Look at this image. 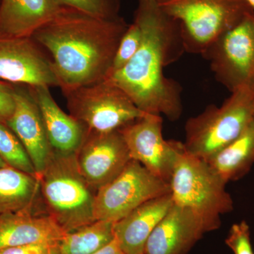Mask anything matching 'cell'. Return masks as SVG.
Returning <instances> with one entry per match:
<instances>
[{"instance_id":"obj_1","label":"cell","mask_w":254,"mask_h":254,"mask_svg":"<svg viewBox=\"0 0 254 254\" xmlns=\"http://www.w3.org/2000/svg\"><path fill=\"white\" fill-rule=\"evenodd\" d=\"M133 21L141 29V46L123 68L105 80L121 88L143 113L175 121L183 112L182 88L165 76L164 69L185 52L180 24L155 0H138Z\"/></svg>"},{"instance_id":"obj_2","label":"cell","mask_w":254,"mask_h":254,"mask_svg":"<svg viewBox=\"0 0 254 254\" xmlns=\"http://www.w3.org/2000/svg\"><path fill=\"white\" fill-rule=\"evenodd\" d=\"M128 24L63 6L32 38L51 56L62 91L104 81Z\"/></svg>"},{"instance_id":"obj_3","label":"cell","mask_w":254,"mask_h":254,"mask_svg":"<svg viewBox=\"0 0 254 254\" xmlns=\"http://www.w3.org/2000/svg\"><path fill=\"white\" fill-rule=\"evenodd\" d=\"M38 180L48 215L65 233L95 221V190L80 173L75 154L53 151Z\"/></svg>"},{"instance_id":"obj_4","label":"cell","mask_w":254,"mask_h":254,"mask_svg":"<svg viewBox=\"0 0 254 254\" xmlns=\"http://www.w3.org/2000/svg\"><path fill=\"white\" fill-rule=\"evenodd\" d=\"M226 185L205 160L186 150L177 160L170 181L173 203L192 210L208 232L218 230L220 216L234 209Z\"/></svg>"},{"instance_id":"obj_5","label":"cell","mask_w":254,"mask_h":254,"mask_svg":"<svg viewBox=\"0 0 254 254\" xmlns=\"http://www.w3.org/2000/svg\"><path fill=\"white\" fill-rule=\"evenodd\" d=\"M254 116V91L250 85L232 92L221 106L208 105L187 120L185 150L206 161L233 141Z\"/></svg>"},{"instance_id":"obj_6","label":"cell","mask_w":254,"mask_h":254,"mask_svg":"<svg viewBox=\"0 0 254 254\" xmlns=\"http://www.w3.org/2000/svg\"><path fill=\"white\" fill-rule=\"evenodd\" d=\"M178 21L185 52L202 55L254 10L246 0H157Z\"/></svg>"},{"instance_id":"obj_7","label":"cell","mask_w":254,"mask_h":254,"mask_svg":"<svg viewBox=\"0 0 254 254\" xmlns=\"http://www.w3.org/2000/svg\"><path fill=\"white\" fill-rule=\"evenodd\" d=\"M70 115L93 133L118 131L147 113L108 80L63 91Z\"/></svg>"},{"instance_id":"obj_8","label":"cell","mask_w":254,"mask_h":254,"mask_svg":"<svg viewBox=\"0 0 254 254\" xmlns=\"http://www.w3.org/2000/svg\"><path fill=\"white\" fill-rule=\"evenodd\" d=\"M170 193L168 182L131 159L118 176L95 192V220L115 223L145 202Z\"/></svg>"},{"instance_id":"obj_9","label":"cell","mask_w":254,"mask_h":254,"mask_svg":"<svg viewBox=\"0 0 254 254\" xmlns=\"http://www.w3.org/2000/svg\"><path fill=\"white\" fill-rule=\"evenodd\" d=\"M215 79L231 93L254 79V12L219 37L201 55Z\"/></svg>"},{"instance_id":"obj_10","label":"cell","mask_w":254,"mask_h":254,"mask_svg":"<svg viewBox=\"0 0 254 254\" xmlns=\"http://www.w3.org/2000/svg\"><path fill=\"white\" fill-rule=\"evenodd\" d=\"M163 122L160 115L146 114L119 131L131 159L170 184L175 165L185 148L183 142L164 138Z\"/></svg>"},{"instance_id":"obj_11","label":"cell","mask_w":254,"mask_h":254,"mask_svg":"<svg viewBox=\"0 0 254 254\" xmlns=\"http://www.w3.org/2000/svg\"><path fill=\"white\" fill-rule=\"evenodd\" d=\"M0 81L60 87L51 60L32 37L0 38Z\"/></svg>"},{"instance_id":"obj_12","label":"cell","mask_w":254,"mask_h":254,"mask_svg":"<svg viewBox=\"0 0 254 254\" xmlns=\"http://www.w3.org/2000/svg\"><path fill=\"white\" fill-rule=\"evenodd\" d=\"M75 157L82 176L95 192L118 176L131 160L119 130L109 133L86 131Z\"/></svg>"},{"instance_id":"obj_13","label":"cell","mask_w":254,"mask_h":254,"mask_svg":"<svg viewBox=\"0 0 254 254\" xmlns=\"http://www.w3.org/2000/svg\"><path fill=\"white\" fill-rule=\"evenodd\" d=\"M12 86L15 108L6 125L22 143L38 178L46 169L53 150L48 140L41 111L29 87L22 84Z\"/></svg>"},{"instance_id":"obj_14","label":"cell","mask_w":254,"mask_h":254,"mask_svg":"<svg viewBox=\"0 0 254 254\" xmlns=\"http://www.w3.org/2000/svg\"><path fill=\"white\" fill-rule=\"evenodd\" d=\"M207 232L192 210L173 203L148 237L144 254H187Z\"/></svg>"},{"instance_id":"obj_15","label":"cell","mask_w":254,"mask_h":254,"mask_svg":"<svg viewBox=\"0 0 254 254\" xmlns=\"http://www.w3.org/2000/svg\"><path fill=\"white\" fill-rule=\"evenodd\" d=\"M28 87L41 111L52 149L61 154H75L86 136V128L60 108L49 87Z\"/></svg>"},{"instance_id":"obj_16","label":"cell","mask_w":254,"mask_h":254,"mask_svg":"<svg viewBox=\"0 0 254 254\" xmlns=\"http://www.w3.org/2000/svg\"><path fill=\"white\" fill-rule=\"evenodd\" d=\"M171 193L145 202L114 223L115 238L125 254H144L150 234L173 206Z\"/></svg>"},{"instance_id":"obj_17","label":"cell","mask_w":254,"mask_h":254,"mask_svg":"<svg viewBox=\"0 0 254 254\" xmlns=\"http://www.w3.org/2000/svg\"><path fill=\"white\" fill-rule=\"evenodd\" d=\"M62 8L56 0H0V38L31 37Z\"/></svg>"},{"instance_id":"obj_18","label":"cell","mask_w":254,"mask_h":254,"mask_svg":"<svg viewBox=\"0 0 254 254\" xmlns=\"http://www.w3.org/2000/svg\"><path fill=\"white\" fill-rule=\"evenodd\" d=\"M65 232L49 215L33 211L0 215V250L38 243H58Z\"/></svg>"},{"instance_id":"obj_19","label":"cell","mask_w":254,"mask_h":254,"mask_svg":"<svg viewBox=\"0 0 254 254\" xmlns=\"http://www.w3.org/2000/svg\"><path fill=\"white\" fill-rule=\"evenodd\" d=\"M206 162L226 183L245 176L254 163V116L233 141Z\"/></svg>"},{"instance_id":"obj_20","label":"cell","mask_w":254,"mask_h":254,"mask_svg":"<svg viewBox=\"0 0 254 254\" xmlns=\"http://www.w3.org/2000/svg\"><path fill=\"white\" fill-rule=\"evenodd\" d=\"M40 190L38 177L9 165L0 168V215L33 211Z\"/></svg>"},{"instance_id":"obj_21","label":"cell","mask_w":254,"mask_h":254,"mask_svg":"<svg viewBox=\"0 0 254 254\" xmlns=\"http://www.w3.org/2000/svg\"><path fill=\"white\" fill-rule=\"evenodd\" d=\"M114 240V222L95 220L65 233L59 242V252L60 254H93Z\"/></svg>"},{"instance_id":"obj_22","label":"cell","mask_w":254,"mask_h":254,"mask_svg":"<svg viewBox=\"0 0 254 254\" xmlns=\"http://www.w3.org/2000/svg\"><path fill=\"white\" fill-rule=\"evenodd\" d=\"M0 158L9 166L38 177L33 163L21 142L9 127L1 123Z\"/></svg>"},{"instance_id":"obj_23","label":"cell","mask_w":254,"mask_h":254,"mask_svg":"<svg viewBox=\"0 0 254 254\" xmlns=\"http://www.w3.org/2000/svg\"><path fill=\"white\" fill-rule=\"evenodd\" d=\"M65 7L76 9L86 14L103 18L120 16L122 0H56Z\"/></svg>"},{"instance_id":"obj_24","label":"cell","mask_w":254,"mask_h":254,"mask_svg":"<svg viewBox=\"0 0 254 254\" xmlns=\"http://www.w3.org/2000/svg\"><path fill=\"white\" fill-rule=\"evenodd\" d=\"M141 41V28L136 21H133L131 24L128 25L120 41L108 77L112 73L123 68L131 60L140 48Z\"/></svg>"},{"instance_id":"obj_25","label":"cell","mask_w":254,"mask_h":254,"mask_svg":"<svg viewBox=\"0 0 254 254\" xmlns=\"http://www.w3.org/2000/svg\"><path fill=\"white\" fill-rule=\"evenodd\" d=\"M225 243L235 254H254L251 242L250 227L245 220L232 225Z\"/></svg>"},{"instance_id":"obj_26","label":"cell","mask_w":254,"mask_h":254,"mask_svg":"<svg viewBox=\"0 0 254 254\" xmlns=\"http://www.w3.org/2000/svg\"><path fill=\"white\" fill-rule=\"evenodd\" d=\"M0 254H60L58 243H38L0 250Z\"/></svg>"},{"instance_id":"obj_27","label":"cell","mask_w":254,"mask_h":254,"mask_svg":"<svg viewBox=\"0 0 254 254\" xmlns=\"http://www.w3.org/2000/svg\"><path fill=\"white\" fill-rule=\"evenodd\" d=\"M14 88L11 83L0 81V123L6 125L14 113Z\"/></svg>"},{"instance_id":"obj_28","label":"cell","mask_w":254,"mask_h":254,"mask_svg":"<svg viewBox=\"0 0 254 254\" xmlns=\"http://www.w3.org/2000/svg\"><path fill=\"white\" fill-rule=\"evenodd\" d=\"M93 254H125L120 249L117 240H114L111 243L107 245L104 248L102 249L96 253Z\"/></svg>"},{"instance_id":"obj_29","label":"cell","mask_w":254,"mask_h":254,"mask_svg":"<svg viewBox=\"0 0 254 254\" xmlns=\"http://www.w3.org/2000/svg\"><path fill=\"white\" fill-rule=\"evenodd\" d=\"M246 1L250 4V6H252V9L254 10V0H246Z\"/></svg>"},{"instance_id":"obj_30","label":"cell","mask_w":254,"mask_h":254,"mask_svg":"<svg viewBox=\"0 0 254 254\" xmlns=\"http://www.w3.org/2000/svg\"><path fill=\"white\" fill-rule=\"evenodd\" d=\"M6 165H7L3 161L2 159L0 158V168H1V167L6 166Z\"/></svg>"},{"instance_id":"obj_31","label":"cell","mask_w":254,"mask_h":254,"mask_svg":"<svg viewBox=\"0 0 254 254\" xmlns=\"http://www.w3.org/2000/svg\"><path fill=\"white\" fill-rule=\"evenodd\" d=\"M251 85H252V88H253V89H254V79L253 82H252V84H251Z\"/></svg>"},{"instance_id":"obj_32","label":"cell","mask_w":254,"mask_h":254,"mask_svg":"<svg viewBox=\"0 0 254 254\" xmlns=\"http://www.w3.org/2000/svg\"><path fill=\"white\" fill-rule=\"evenodd\" d=\"M155 1H157V0H155Z\"/></svg>"}]
</instances>
